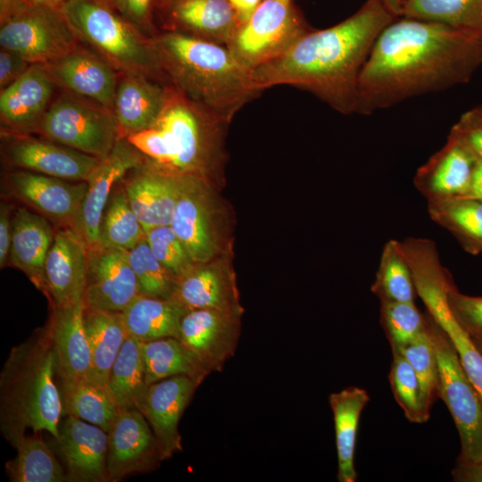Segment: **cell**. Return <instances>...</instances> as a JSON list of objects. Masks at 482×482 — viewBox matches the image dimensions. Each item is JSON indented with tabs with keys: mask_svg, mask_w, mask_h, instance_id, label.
Wrapping results in <instances>:
<instances>
[{
	"mask_svg": "<svg viewBox=\"0 0 482 482\" xmlns=\"http://www.w3.org/2000/svg\"><path fill=\"white\" fill-rule=\"evenodd\" d=\"M482 65V37L401 16L377 37L362 70L355 112L371 114L409 98L466 83Z\"/></svg>",
	"mask_w": 482,
	"mask_h": 482,
	"instance_id": "cell-1",
	"label": "cell"
},
{
	"mask_svg": "<svg viewBox=\"0 0 482 482\" xmlns=\"http://www.w3.org/2000/svg\"><path fill=\"white\" fill-rule=\"evenodd\" d=\"M396 18L378 0H366L343 21L312 29L279 57L252 71L253 83L261 92L294 86L339 112H355L362 70L380 32Z\"/></svg>",
	"mask_w": 482,
	"mask_h": 482,
	"instance_id": "cell-2",
	"label": "cell"
},
{
	"mask_svg": "<svg viewBox=\"0 0 482 482\" xmlns=\"http://www.w3.org/2000/svg\"><path fill=\"white\" fill-rule=\"evenodd\" d=\"M151 42L170 87L225 123L261 93L226 46L176 30Z\"/></svg>",
	"mask_w": 482,
	"mask_h": 482,
	"instance_id": "cell-3",
	"label": "cell"
},
{
	"mask_svg": "<svg viewBox=\"0 0 482 482\" xmlns=\"http://www.w3.org/2000/svg\"><path fill=\"white\" fill-rule=\"evenodd\" d=\"M62 404L49 323L14 346L0 375V427L12 445L25 435L47 431L58 438Z\"/></svg>",
	"mask_w": 482,
	"mask_h": 482,
	"instance_id": "cell-4",
	"label": "cell"
},
{
	"mask_svg": "<svg viewBox=\"0 0 482 482\" xmlns=\"http://www.w3.org/2000/svg\"><path fill=\"white\" fill-rule=\"evenodd\" d=\"M59 9L76 37L93 46L112 66L144 75L162 72L151 39L100 0H67Z\"/></svg>",
	"mask_w": 482,
	"mask_h": 482,
	"instance_id": "cell-5",
	"label": "cell"
},
{
	"mask_svg": "<svg viewBox=\"0 0 482 482\" xmlns=\"http://www.w3.org/2000/svg\"><path fill=\"white\" fill-rule=\"evenodd\" d=\"M311 29L293 1L264 0L239 25L226 46L237 62L251 72L279 57Z\"/></svg>",
	"mask_w": 482,
	"mask_h": 482,
	"instance_id": "cell-6",
	"label": "cell"
},
{
	"mask_svg": "<svg viewBox=\"0 0 482 482\" xmlns=\"http://www.w3.org/2000/svg\"><path fill=\"white\" fill-rule=\"evenodd\" d=\"M409 264L417 295L450 340L482 402V353L450 309L448 293L454 283L449 270L442 264L438 252L432 249L414 253Z\"/></svg>",
	"mask_w": 482,
	"mask_h": 482,
	"instance_id": "cell-7",
	"label": "cell"
},
{
	"mask_svg": "<svg viewBox=\"0 0 482 482\" xmlns=\"http://www.w3.org/2000/svg\"><path fill=\"white\" fill-rule=\"evenodd\" d=\"M428 330L438 366V396L446 404L461 439V451L458 459L482 461V402L479 395L450 340L430 316Z\"/></svg>",
	"mask_w": 482,
	"mask_h": 482,
	"instance_id": "cell-8",
	"label": "cell"
},
{
	"mask_svg": "<svg viewBox=\"0 0 482 482\" xmlns=\"http://www.w3.org/2000/svg\"><path fill=\"white\" fill-rule=\"evenodd\" d=\"M51 141L99 159L113 148L120 129L113 114L101 106L62 96L52 104L38 126Z\"/></svg>",
	"mask_w": 482,
	"mask_h": 482,
	"instance_id": "cell-9",
	"label": "cell"
},
{
	"mask_svg": "<svg viewBox=\"0 0 482 482\" xmlns=\"http://www.w3.org/2000/svg\"><path fill=\"white\" fill-rule=\"evenodd\" d=\"M76 35L59 8L29 5L1 24L0 45L30 63L47 64L75 48Z\"/></svg>",
	"mask_w": 482,
	"mask_h": 482,
	"instance_id": "cell-10",
	"label": "cell"
},
{
	"mask_svg": "<svg viewBox=\"0 0 482 482\" xmlns=\"http://www.w3.org/2000/svg\"><path fill=\"white\" fill-rule=\"evenodd\" d=\"M224 124L172 88L154 123L166 133L171 145L174 160L170 170L188 173L199 167L207 151L208 135Z\"/></svg>",
	"mask_w": 482,
	"mask_h": 482,
	"instance_id": "cell-11",
	"label": "cell"
},
{
	"mask_svg": "<svg viewBox=\"0 0 482 482\" xmlns=\"http://www.w3.org/2000/svg\"><path fill=\"white\" fill-rule=\"evenodd\" d=\"M162 461L158 440L142 412L135 408L120 409L108 431L110 481L153 471Z\"/></svg>",
	"mask_w": 482,
	"mask_h": 482,
	"instance_id": "cell-12",
	"label": "cell"
},
{
	"mask_svg": "<svg viewBox=\"0 0 482 482\" xmlns=\"http://www.w3.org/2000/svg\"><path fill=\"white\" fill-rule=\"evenodd\" d=\"M240 337L238 315L195 309L182 317L178 338L209 373L221 371L235 355Z\"/></svg>",
	"mask_w": 482,
	"mask_h": 482,
	"instance_id": "cell-13",
	"label": "cell"
},
{
	"mask_svg": "<svg viewBox=\"0 0 482 482\" xmlns=\"http://www.w3.org/2000/svg\"><path fill=\"white\" fill-rule=\"evenodd\" d=\"M54 449L62 461L69 482L110 481L108 433L72 415H64Z\"/></svg>",
	"mask_w": 482,
	"mask_h": 482,
	"instance_id": "cell-14",
	"label": "cell"
},
{
	"mask_svg": "<svg viewBox=\"0 0 482 482\" xmlns=\"http://www.w3.org/2000/svg\"><path fill=\"white\" fill-rule=\"evenodd\" d=\"M18 199L60 228H74L87 194V181H72L26 170L8 177Z\"/></svg>",
	"mask_w": 482,
	"mask_h": 482,
	"instance_id": "cell-15",
	"label": "cell"
},
{
	"mask_svg": "<svg viewBox=\"0 0 482 482\" xmlns=\"http://www.w3.org/2000/svg\"><path fill=\"white\" fill-rule=\"evenodd\" d=\"M138 295L128 250L89 248L85 306L122 312Z\"/></svg>",
	"mask_w": 482,
	"mask_h": 482,
	"instance_id": "cell-16",
	"label": "cell"
},
{
	"mask_svg": "<svg viewBox=\"0 0 482 482\" xmlns=\"http://www.w3.org/2000/svg\"><path fill=\"white\" fill-rule=\"evenodd\" d=\"M142 154L126 137H120L112 151L88 176L87 190L74 229L89 248L98 245L100 223L112 187L128 171L142 164Z\"/></svg>",
	"mask_w": 482,
	"mask_h": 482,
	"instance_id": "cell-17",
	"label": "cell"
},
{
	"mask_svg": "<svg viewBox=\"0 0 482 482\" xmlns=\"http://www.w3.org/2000/svg\"><path fill=\"white\" fill-rule=\"evenodd\" d=\"M89 247L72 228H60L45 262L46 295L53 308L84 301Z\"/></svg>",
	"mask_w": 482,
	"mask_h": 482,
	"instance_id": "cell-18",
	"label": "cell"
},
{
	"mask_svg": "<svg viewBox=\"0 0 482 482\" xmlns=\"http://www.w3.org/2000/svg\"><path fill=\"white\" fill-rule=\"evenodd\" d=\"M200 386L190 377L180 375L147 386L138 410L156 436L164 460L183 450L179 423Z\"/></svg>",
	"mask_w": 482,
	"mask_h": 482,
	"instance_id": "cell-19",
	"label": "cell"
},
{
	"mask_svg": "<svg viewBox=\"0 0 482 482\" xmlns=\"http://www.w3.org/2000/svg\"><path fill=\"white\" fill-rule=\"evenodd\" d=\"M8 163L72 181H87L101 159L51 140L18 136L4 146Z\"/></svg>",
	"mask_w": 482,
	"mask_h": 482,
	"instance_id": "cell-20",
	"label": "cell"
},
{
	"mask_svg": "<svg viewBox=\"0 0 482 482\" xmlns=\"http://www.w3.org/2000/svg\"><path fill=\"white\" fill-rule=\"evenodd\" d=\"M477 161L450 130L445 144L417 170L413 184L427 202L465 196Z\"/></svg>",
	"mask_w": 482,
	"mask_h": 482,
	"instance_id": "cell-21",
	"label": "cell"
},
{
	"mask_svg": "<svg viewBox=\"0 0 482 482\" xmlns=\"http://www.w3.org/2000/svg\"><path fill=\"white\" fill-rule=\"evenodd\" d=\"M54 81L46 64L32 63L20 78L1 90L2 122L16 132L37 128L48 109Z\"/></svg>",
	"mask_w": 482,
	"mask_h": 482,
	"instance_id": "cell-22",
	"label": "cell"
},
{
	"mask_svg": "<svg viewBox=\"0 0 482 482\" xmlns=\"http://www.w3.org/2000/svg\"><path fill=\"white\" fill-rule=\"evenodd\" d=\"M46 65L55 81L98 106L112 110L118 81L110 62L74 48Z\"/></svg>",
	"mask_w": 482,
	"mask_h": 482,
	"instance_id": "cell-23",
	"label": "cell"
},
{
	"mask_svg": "<svg viewBox=\"0 0 482 482\" xmlns=\"http://www.w3.org/2000/svg\"><path fill=\"white\" fill-rule=\"evenodd\" d=\"M84 301L53 308L49 321L56 355L57 382L90 379L92 355L83 322Z\"/></svg>",
	"mask_w": 482,
	"mask_h": 482,
	"instance_id": "cell-24",
	"label": "cell"
},
{
	"mask_svg": "<svg viewBox=\"0 0 482 482\" xmlns=\"http://www.w3.org/2000/svg\"><path fill=\"white\" fill-rule=\"evenodd\" d=\"M181 174L155 163L137 173L125 185L129 204L145 232L156 226L170 225Z\"/></svg>",
	"mask_w": 482,
	"mask_h": 482,
	"instance_id": "cell-25",
	"label": "cell"
},
{
	"mask_svg": "<svg viewBox=\"0 0 482 482\" xmlns=\"http://www.w3.org/2000/svg\"><path fill=\"white\" fill-rule=\"evenodd\" d=\"M171 90L144 74L125 72L118 82L112 108L120 132L127 137L152 127L166 106Z\"/></svg>",
	"mask_w": 482,
	"mask_h": 482,
	"instance_id": "cell-26",
	"label": "cell"
},
{
	"mask_svg": "<svg viewBox=\"0 0 482 482\" xmlns=\"http://www.w3.org/2000/svg\"><path fill=\"white\" fill-rule=\"evenodd\" d=\"M12 225L8 262L46 294L45 262L55 234L50 222L44 216L21 207L14 212Z\"/></svg>",
	"mask_w": 482,
	"mask_h": 482,
	"instance_id": "cell-27",
	"label": "cell"
},
{
	"mask_svg": "<svg viewBox=\"0 0 482 482\" xmlns=\"http://www.w3.org/2000/svg\"><path fill=\"white\" fill-rule=\"evenodd\" d=\"M175 29L204 40L227 46L241 21L227 0H171Z\"/></svg>",
	"mask_w": 482,
	"mask_h": 482,
	"instance_id": "cell-28",
	"label": "cell"
},
{
	"mask_svg": "<svg viewBox=\"0 0 482 482\" xmlns=\"http://www.w3.org/2000/svg\"><path fill=\"white\" fill-rule=\"evenodd\" d=\"M195 178L182 173L170 226L193 262H204L213 253L208 217Z\"/></svg>",
	"mask_w": 482,
	"mask_h": 482,
	"instance_id": "cell-29",
	"label": "cell"
},
{
	"mask_svg": "<svg viewBox=\"0 0 482 482\" xmlns=\"http://www.w3.org/2000/svg\"><path fill=\"white\" fill-rule=\"evenodd\" d=\"M370 401L366 390L348 386L329 395L328 402L333 413L337 453V480L355 482L354 452L361 413Z\"/></svg>",
	"mask_w": 482,
	"mask_h": 482,
	"instance_id": "cell-30",
	"label": "cell"
},
{
	"mask_svg": "<svg viewBox=\"0 0 482 482\" xmlns=\"http://www.w3.org/2000/svg\"><path fill=\"white\" fill-rule=\"evenodd\" d=\"M83 322L92 355L91 380L107 386L112 364L128 337L123 313L85 306Z\"/></svg>",
	"mask_w": 482,
	"mask_h": 482,
	"instance_id": "cell-31",
	"label": "cell"
},
{
	"mask_svg": "<svg viewBox=\"0 0 482 482\" xmlns=\"http://www.w3.org/2000/svg\"><path fill=\"white\" fill-rule=\"evenodd\" d=\"M187 312L170 298L138 295L122 313L128 336L148 342L178 337L181 319Z\"/></svg>",
	"mask_w": 482,
	"mask_h": 482,
	"instance_id": "cell-32",
	"label": "cell"
},
{
	"mask_svg": "<svg viewBox=\"0 0 482 482\" xmlns=\"http://www.w3.org/2000/svg\"><path fill=\"white\" fill-rule=\"evenodd\" d=\"M170 299L187 311L215 309L239 315L233 288L217 270L208 268H193L177 279Z\"/></svg>",
	"mask_w": 482,
	"mask_h": 482,
	"instance_id": "cell-33",
	"label": "cell"
},
{
	"mask_svg": "<svg viewBox=\"0 0 482 482\" xmlns=\"http://www.w3.org/2000/svg\"><path fill=\"white\" fill-rule=\"evenodd\" d=\"M430 219L471 254L482 253V200L454 197L428 202Z\"/></svg>",
	"mask_w": 482,
	"mask_h": 482,
	"instance_id": "cell-34",
	"label": "cell"
},
{
	"mask_svg": "<svg viewBox=\"0 0 482 482\" xmlns=\"http://www.w3.org/2000/svg\"><path fill=\"white\" fill-rule=\"evenodd\" d=\"M62 416L72 415L108 433L120 410L107 386L90 379L58 383Z\"/></svg>",
	"mask_w": 482,
	"mask_h": 482,
	"instance_id": "cell-35",
	"label": "cell"
},
{
	"mask_svg": "<svg viewBox=\"0 0 482 482\" xmlns=\"http://www.w3.org/2000/svg\"><path fill=\"white\" fill-rule=\"evenodd\" d=\"M146 385L174 376H187L200 385L209 375L178 337L141 342Z\"/></svg>",
	"mask_w": 482,
	"mask_h": 482,
	"instance_id": "cell-36",
	"label": "cell"
},
{
	"mask_svg": "<svg viewBox=\"0 0 482 482\" xmlns=\"http://www.w3.org/2000/svg\"><path fill=\"white\" fill-rule=\"evenodd\" d=\"M12 445L16 448L17 455L5 464L6 474L11 481H67L64 466L40 436L25 434L16 439Z\"/></svg>",
	"mask_w": 482,
	"mask_h": 482,
	"instance_id": "cell-37",
	"label": "cell"
},
{
	"mask_svg": "<svg viewBox=\"0 0 482 482\" xmlns=\"http://www.w3.org/2000/svg\"><path fill=\"white\" fill-rule=\"evenodd\" d=\"M146 387L141 342L128 336L111 369L107 388L120 409L138 410Z\"/></svg>",
	"mask_w": 482,
	"mask_h": 482,
	"instance_id": "cell-38",
	"label": "cell"
},
{
	"mask_svg": "<svg viewBox=\"0 0 482 482\" xmlns=\"http://www.w3.org/2000/svg\"><path fill=\"white\" fill-rule=\"evenodd\" d=\"M371 291L380 303H414V280L399 241L391 239L385 244Z\"/></svg>",
	"mask_w": 482,
	"mask_h": 482,
	"instance_id": "cell-39",
	"label": "cell"
},
{
	"mask_svg": "<svg viewBox=\"0 0 482 482\" xmlns=\"http://www.w3.org/2000/svg\"><path fill=\"white\" fill-rule=\"evenodd\" d=\"M402 16L445 23L482 37V0H405Z\"/></svg>",
	"mask_w": 482,
	"mask_h": 482,
	"instance_id": "cell-40",
	"label": "cell"
},
{
	"mask_svg": "<svg viewBox=\"0 0 482 482\" xmlns=\"http://www.w3.org/2000/svg\"><path fill=\"white\" fill-rule=\"evenodd\" d=\"M145 237V229L133 212L125 190H116L103 213L97 245L129 251Z\"/></svg>",
	"mask_w": 482,
	"mask_h": 482,
	"instance_id": "cell-41",
	"label": "cell"
},
{
	"mask_svg": "<svg viewBox=\"0 0 482 482\" xmlns=\"http://www.w3.org/2000/svg\"><path fill=\"white\" fill-rule=\"evenodd\" d=\"M426 329L408 344L394 347L411 365L419 380L421 406L426 421L429 419L430 409L439 394V374L435 350L428 330Z\"/></svg>",
	"mask_w": 482,
	"mask_h": 482,
	"instance_id": "cell-42",
	"label": "cell"
},
{
	"mask_svg": "<svg viewBox=\"0 0 482 482\" xmlns=\"http://www.w3.org/2000/svg\"><path fill=\"white\" fill-rule=\"evenodd\" d=\"M128 255L137 278L139 295L171 297L177 278L156 258L145 237L128 251Z\"/></svg>",
	"mask_w": 482,
	"mask_h": 482,
	"instance_id": "cell-43",
	"label": "cell"
},
{
	"mask_svg": "<svg viewBox=\"0 0 482 482\" xmlns=\"http://www.w3.org/2000/svg\"><path fill=\"white\" fill-rule=\"evenodd\" d=\"M381 323L391 348L403 346L422 333L428 314H422L414 303L381 302Z\"/></svg>",
	"mask_w": 482,
	"mask_h": 482,
	"instance_id": "cell-44",
	"label": "cell"
},
{
	"mask_svg": "<svg viewBox=\"0 0 482 482\" xmlns=\"http://www.w3.org/2000/svg\"><path fill=\"white\" fill-rule=\"evenodd\" d=\"M392 353L389 383L394 397L409 421L426 422L421 406L420 387L415 371L397 350L392 349Z\"/></svg>",
	"mask_w": 482,
	"mask_h": 482,
	"instance_id": "cell-45",
	"label": "cell"
},
{
	"mask_svg": "<svg viewBox=\"0 0 482 482\" xmlns=\"http://www.w3.org/2000/svg\"><path fill=\"white\" fill-rule=\"evenodd\" d=\"M145 237L154 254L177 279L194 268L191 258L170 225L147 229Z\"/></svg>",
	"mask_w": 482,
	"mask_h": 482,
	"instance_id": "cell-46",
	"label": "cell"
},
{
	"mask_svg": "<svg viewBox=\"0 0 482 482\" xmlns=\"http://www.w3.org/2000/svg\"><path fill=\"white\" fill-rule=\"evenodd\" d=\"M450 309L472 337H482V296L461 294L453 285L448 293Z\"/></svg>",
	"mask_w": 482,
	"mask_h": 482,
	"instance_id": "cell-47",
	"label": "cell"
},
{
	"mask_svg": "<svg viewBox=\"0 0 482 482\" xmlns=\"http://www.w3.org/2000/svg\"><path fill=\"white\" fill-rule=\"evenodd\" d=\"M453 132L482 161V106L465 112L452 127Z\"/></svg>",
	"mask_w": 482,
	"mask_h": 482,
	"instance_id": "cell-48",
	"label": "cell"
},
{
	"mask_svg": "<svg viewBox=\"0 0 482 482\" xmlns=\"http://www.w3.org/2000/svg\"><path fill=\"white\" fill-rule=\"evenodd\" d=\"M21 55L8 49L0 51V88L8 87L20 78L31 65Z\"/></svg>",
	"mask_w": 482,
	"mask_h": 482,
	"instance_id": "cell-49",
	"label": "cell"
},
{
	"mask_svg": "<svg viewBox=\"0 0 482 482\" xmlns=\"http://www.w3.org/2000/svg\"><path fill=\"white\" fill-rule=\"evenodd\" d=\"M117 8L136 28L148 29L153 0H114Z\"/></svg>",
	"mask_w": 482,
	"mask_h": 482,
	"instance_id": "cell-50",
	"label": "cell"
},
{
	"mask_svg": "<svg viewBox=\"0 0 482 482\" xmlns=\"http://www.w3.org/2000/svg\"><path fill=\"white\" fill-rule=\"evenodd\" d=\"M12 218L11 208L6 203L0 205V267L6 265L12 241Z\"/></svg>",
	"mask_w": 482,
	"mask_h": 482,
	"instance_id": "cell-51",
	"label": "cell"
},
{
	"mask_svg": "<svg viewBox=\"0 0 482 482\" xmlns=\"http://www.w3.org/2000/svg\"><path fill=\"white\" fill-rule=\"evenodd\" d=\"M454 481L482 482V461H466L458 459L453 470Z\"/></svg>",
	"mask_w": 482,
	"mask_h": 482,
	"instance_id": "cell-52",
	"label": "cell"
},
{
	"mask_svg": "<svg viewBox=\"0 0 482 482\" xmlns=\"http://www.w3.org/2000/svg\"><path fill=\"white\" fill-rule=\"evenodd\" d=\"M235 9L241 23L246 21L264 0H227Z\"/></svg>",
	"mask_w": 482,
	"mask_h": 482,
	"instance_id": "cell-53",
	"label": "cell"
},
{
	"mask_svg": "<svg viewBox=\"0 0 482 482\" xmlns=\"http://www.w3.org/2000/svg\"><path fill=\"white\" fill-rule=\"evenodd\" d=\"M29 5L28 0H0L1 24Z\"/></svg>",
	"mask_w": 482,
	"mask_h": 482,
	"instance_id": "cell-54",
	"label": "cell"
},
{
	"mask_svg": "<svg viewBox=\"0 0 482 482\" xmlns=\"http://www.w3.org/2000/svg\"><path fill=\"white\" fill-rule=\"evenodd\" d=\"M465 196L482 200V161L478 160L476 162L470 186Z\"/></svg>",
	"mask_w": 482,
	"mask_h": 482,
	"instance_id": "cell-55",
	"label": "cell"
},
{
	"mask_svg": "<svg viewBox=\"0 0 482 482\" xmlns=\"http://www.w3.org/2000/svg\"><path fill=\"white\" fill-rule=\"evenodd\" d=\"M389 12L395 17H401L405 0H378Z\"/></svg>",
	"mask_w": 482,
	"mask_h": 482,
	"instance_id": "cell-56",
	"label": "cell"
},
{
	"mask_svg": "<svg viewBox=\"0 0 482 482\" xmlns=\"http://www.w3.org/2000/svg\"><path fill=\"white\" fill-rule=\"evenodd\" d=\"M67 0H28L31 5L47 6L53 8H60V6Z\"/></svg>",
	"mask_w": 482,
	"mask_h": 482,
	"instance_id": "cell-57",
	"label": "cell"
},
{
	"mask_svg": "<svg viewBox=\"0 0 482 482\" xmlns=\"http://www.w3.org/2000/svg\"><path fill=\"white\" fill-rule=\"evenodd\" d=\"M472 339H473L474 343L476 344L478 349L482 353V337H472Z\"/></svg>",
	"mask_w": 482,
	"mask_h": 482,
	"instance_id": "cell-58",
	"label": "cell"
},
{
	"mask_svg": "<svg viewBox=\"0 0 482 482\" xmlns=\"http://www.w3.org/2000/svg\"><path fill=\"white\" fill-rule=\"evenodd\" d=\"M280 1L285 2V3H290V2H292L293 0H280Z\"/></svg>",
	"mask_w": 482,
	"mask_h": 482,
	"instance_id": "cell-59",
	"label": "cell"
},
{
	"mask_svg": "<svg viewBox=\"0 0 482 482\" xmlns=\"http://www.w3.org/2000/svg\"><path fill=\"white\" fill-rule=\"evenodd\" d=\"M164 1H165L166 3H169V2L171 1V0H164Z\"/></svg>",
	"mask_w": 482,
	"mask_h": 482,
	"instance_id": "cell-60",
	"label": "cell"
},
{
	"mask_svg": "<svg viewBox=\"0 0 482 482\" xmlns=\"http://www.w3.org/2000/svg\"><path fill=\"white\" fill-rule=\"evenodd\" d=\"M100 1H102V0H100Z\"/></svg>",
	"mask_w": 482,
	"mask_h": 482,
	"instance_id": "cell-61",
	"label": "cell"
}]
</instances>
